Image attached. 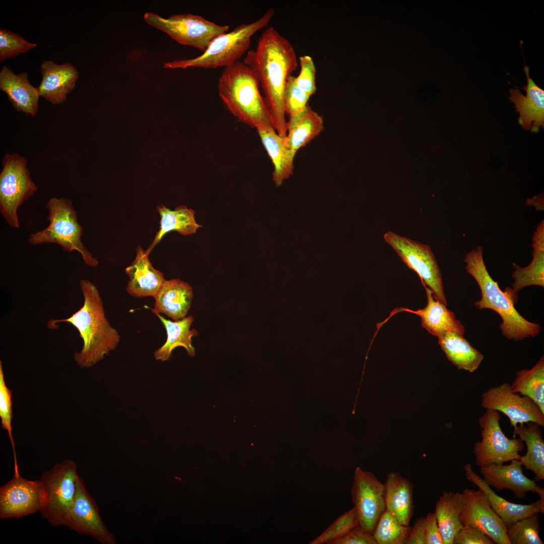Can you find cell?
<instances>
[{
  "label": "cell",
  "instance_id": "45",
  "mask_svg": "<svg viewBox=\"0 0 544 544\" xmlns=\"http://www.w3.org/2000/svg\"><path fill=\"white\" fill-rule=\"evenodd\" d=\"M405 543L425 544L424 517H420L416 519L411 528Z\"/></svg>",
  "mask_w": 544,
  "mask_h": 544
},
{
  "label": "cell",
  "instance_id": "44",
  "mask_svg": "<svg viewBox=\"0 0 544 544\" xmlns=\"http://www.w3.org/2000/svg\"><path fill=\"white\" fill-rule=\"evenodd\" d=\"M424 528L425 544H443L434 512H429L424 517Z\"/></svg>",
  "mask_w": 544,
  "mask_h": 544
},
{
  "label": "cell",
  "instance_id": "7",
  "mask_svg": "<svg viewBox=\"0 0 544 544\" xmlns=\"http://www.w3.org/2000/svg\"><path fill=\"white\" fill-rule=\"evenodd\" d=\"M79 475L76 462L66 459L43 472L40 481L45 500L41 516L54 526H66L74 502Z\"/></svg>",
  "mask_w": 544,
  "mask_h": 544
},
{
  "label": "cell",
  "instance_id": "39",
  "mask_svg": "<svg viewBox=\"0 0 544 544\" xmlns=\"http://www.w3.org/2000/svg\"><path fill=\"white\" fill-rule=\"evenodd\" d=\"M36 46V44L26 41L18 34L0 29L1 61L26 53Z\"/></svg>",
  "mask_w": 544,
  "mask_h": 544
},
{
  "label": "cell",
  "instance_id": "46",
  "mask_svg": "<svg viewBox=\"0 0 544 544\" xmlns=\"http://www.w3.org/2000/svg\"><path fill=\"white\" fill-rule=\"evenodd\" d=\"M533 250L544 251V222L542 220L535 231L532 237Z\"/></svg>",
  "mask_w": 544,
  "mask_h": 544
},
{
  "label": "cell",
  "instance_id": "17",
  "mask_svg": "<svg viewBox=\"0 0 544 544\" xmlns=\"http://www.w3.org/2000/svg\"><path fill=\"white\" fill-rule=\"evenodd\" d=\"M508 465L490 464L481 466L483 480L497 491L509 490L517 498H524L527 492L539 493L544 490L535 481L523 472L519 459H513Z\"/></svg>",
  "mask_w": 544,
  "mask_h": 544
},
{
  "label": "cell",
  "instance_id": "38",
  "mask_svg": "<svg viewBox=\"0 0 544 544\" xmlns=\"http://www.w3.org/2000/svg\"><path fill=\"white\" fill-rule=\"evenodd\" d=\"M356 526V512L353 508L337 518L321 534L309 543L327 544L329 542L344 536Z\"/></svg>",
  "mask_w": 544,
  "mask_h": 544
},
{
  "label": "cell",
  "instance_id": "21",
  "mask_svg": "<svg viewBox=\"0 0 544 544\" xmlns=\"http://www.w3.org/2000/svg\"><path fill=\"white\" fill-rule=\"evenodd\" d=\"M193 289L187 282L174 278L164 281L154 297V313L165 314L178 321L186 317L193 299Z\"/></svg>",
  "mask_w": 544,
  "mask_h": 544
},
{
  "label": "cell",
  "instance_id": "3",
  "mask_svg": "<svg viewBox=\"0 0 544 544\" xmlns=\"http://www.w3.org/2000/svg\"><path fill=\"white\" fill-rule=\"evenodd\" d=\"M464 262L466 271L475 279L481 292V299L474 305L478 309L493 310L501 316L502 322L499 327L503 335L508 339L519 341L539 334V324L527 320L515 308L517 294L510 287L502 291L490 276L484 262L482 246L468 252Z\"/></svg>",
  "mask_w": 544,
  "mask_h": 544
},
{
  "label": "cell",
  "instance_id": "43",
  "mask_svg": "<svg viewBox=\"0 0 544 544\" xmlns=\"http://www.w3.org/2000/svg\"><path fill=\"white\" fill-rule=\"evenodd\" d=\"M327 544H377L373 535L356 526L344 536Z\"/></svg>",
  "mask_w": 544,
  "mask_h": 544
},
{
  "label": "cell",
  "instance_id": "37",
  "mask_svg": "<svg viewBox=\"0 0 544 544\" xmlns=\"http://www.w3.org/2000/svg\"><path fill=\"white\" fill-rule=\"evenodd\" d=\"M12 392L9 389L5 381L4 374L3 370L2 362L0 361V417L1 418V424L2 428L6 430L8 434L10 440L14 454V473L15 475L20 474L18 465L17 463L16 454L15 448V443L12 435Z\"/></svg>",
  "mask_w": 544,
  "mask_h": 544
},
{
  "label": "cell",
  "instance_id": "23",
  "mask_svg": "<svg viewBox=\"0 0 544 544\" xmlns=\"http://www.w3.org/2000/svg\"><path fill=\"white\" fill-rule=\"evenodd\" d=\"M466 479L487 495L491 506L506 526L534 513H544V502L540 499L530 504H515L499 496L480 476L475 473L469 463L463 466Z\"/></svg>",
  "mask_w": 544,
  "mask_h": 544
},
{
  "label": "cell",
  "instance_id": "22",
  "mask_svg": "<svg viewBox=\"0 0 544 544\" xmlns=\"http://www.w3.org/2000/svg\"><path fill=\"white\" fill-rule=\"evenodd\" d=\"M28 76L26 72L15 74L9 66H4L0 72V89L7 94L16 110L34 117L40 96L38 87L30 84Z\"/></svg>",
  "mask_w": 544,
  "mask_h": 544
},
{
  "label": "cell",
  "instance_id": "30",
  "mask_svg": "<svg viewBox=\"0 0 544 544\" xmlns=\"http://www.w3.org/2000/svg\"><path fill=\"white\" fill-rule=\"evenodd\" d=\"M157 211L160 216V227L149 247L146 250L149 255L154 247L168 233L175 231L183 236L196 233L201 226L194 218V211L186 206H180L171 210L164 205L157 206Z\"/></svg>",
  "mask_w": 544,
  "mask_h": 544
},
{
  "label": "cell",
  "instance_id": "8",
  "mask_svg": "<svg viewBox=\"0 0 544 544\" xmlns=\"http://www.w3.org/2000/svg\"><path fill=\"white\" fill-rule=\"evenodd\" d=\"M27 161L16 153H6L0 174V212L12 227H19L17 210L37 187L32 181Z\"/></svg>",
  "mask_w": 544,
  "mask_h": 544
},
{
  "label": "cell",
  "instance_id": "28",
  "mask_svg": "<svg viewBox=\"0 0 544 544\" xmlns=\"http://www.w3.org/2000/svg\"><path fill=\"white\" fill-rule=\"evenodd\" d=\"M161 320L165 328L167 339L165 343L154 353L156 360L162 362L168 361L172 351L178 347L185 349L190 357L195 355V349L192 345V337L198 335L197 330L190 329L194 321V317L189 315L178 321H171L165 319L159 313L155 314Z\"/></svg>",
  "mask_w": 544,
  "mask_h": 544
},
{
  "label": "cell",
  "instance_id": "16",
  "mask_svg": "<svg viewBox=\"0 0 544 544\" xmlns=\"http://www.w3.org/2000/svg\"><path fill=\"white\" fill-rule=\"evenodd\" d=\"M66 527L83 535H90L103 544H115L114 536L103 523L98 508L79 476L77 491Z\"/></svg>",
  "mask_w": 544,
  "mask_h": 544
},
{
  "label": "cell",
  "instance_id": "47",
  "mask_svg": "<svg viewBox=\"0 0 544 544\" xmlns=\"http://www.w3.org/2000/svg\"><path fill=\"white\" fill-rule=\"evenodd\" d=\"M542 201H543V197H542L541 195H537L528 199L526 202H529V204L532 205L536 203V205H538V208H542Z\"/></svg>",
  "mask_w": 544,
  "mask_h": 544
},
{
  "label": "cell",
  "instance_id": "34",
  "mask_svg": "<svg viewBox=\"0 0 544 544\" xmlns=\"http://www.w3.org/2000/svg\"><path fill=\"white\" fill-rule=\"evenodd\" d=\"M532 260L526 267L513 263L512 291L516 294L522 288L530 286L544 287V251L533 250Z\"/></svg>",
  "mask_w": 544,
  "mask_h": 544
},
{
  "label": "cell",
  "instance_id": "9",
  "mask_svg": "<svg viewBox=\"0 0 544 544\" xmlns=\"http://www.w3.org/2000/svg\"><path fill=\"white\" fill-rule=\"evenodd\" d=\"M147 23L168 34L183 44L203 52L217 36L227 32L228 25H219L202 17L191 14H178L168 18L147 12L144 15Z\"/></svg>",
  "mask_w": 544,
  "mask_h": 544
},
{
  "label": "cell",
  "instance_id": "35",
  "mask_svg": "<svg viewBox=\"0 0 544 544\" xmlns=\"http://www.w3.org/2000/svg\"><path fill=\"white\" fill-rule=\"evenodd\" d=\"M409 525L399 523L385 510L380 516L372 533L377 544L405 543L410 532Z\"/></svg>",
  "mask_w": 544,
  "mask_h": 544
},
{
  "label": "cell",
  "instance_id": "4",
  "mask_svg": "<svg viewBox=\"0 0 544 544\" xmlns=\"http://www.w3.org/2000/svg\"><path fill=\"white\" fill-rule=\"evenodd\" d=\"M254 71L243 61L225 67L219 78L218 92L228 111L253 128H274L270 112L260 92Z\"/></svg>",
  "mask_w": 544,
  "mask_h": 544
},
{
  "label": "cell",
  "instance_id": "10",
  "mask_svg": "<svg viewBox=\"0 0 544 544\" xmlns=\"http://www.w3.org/2000/svg\"><path fill=\"white\" fill-rule=\"evenodd\" d=\"M501 419L499 412L492 409H487L479 419L482 440L475 442L473 448L478 466L500 464L520 458L523 442L519 438L506 436L500 425Z\"/></svg>",
  "mask_w": 544,
  "mask_h": 544
},
{
  "label": "cell",
  "instance_id": "18",
  "mask_svg": "<svg viewBox=\"0 0 544 544\" xmlns=\"http://www.w3.org/2000/svg\"><path fill=\"white\" fill-rule=\"evenodd\" d=\"M523 70L527 81L526 86L523 88L526 96L519 90L511 88L509 99L514 104L519 114L518 120L521 127L526 130L537 133L540 127H544V91L530 77L527 65H524Z\"/></svg>",
  "mask_w": 544,
  "mask_h": 544
},
{
  "label": "cell",
  "instance_id": "32",
  "mask_svg": "<svg viewBox=\"0 0 544 544\" xmlns=\"http://www.w3.org/2000/svg\"><path fill=\"white\" fill-rule=\"evenodd\" d=\"M463 501L462 493L445 491L436 502L434 513L443 544H453L454 537L463 527L460 519Z\"/></svg>",
  "mask_w": 544,
  "mask_h": 544
},
{
  "label": "cell",
  "instance_id": "29",
  "mask_svg": "<svg viewBox=\"0 0 544 544\" xmlns=\"http://www.w3.org/2000/svg\"><path fill=\"white\" fill-rule=\"evenodd\" d=\"M541 426L534 422L520 423L513 427V436L518 435L525 443L526 454L519 459L522 465L535 474L539 482L544 479V441Z\"/></svg>",
  "mask_w": 544,
  "mask_h": 544
},
{
  "label": "cell",
  "instance_id": "25",
  "mask_svg": "<svg viewBox=\"0 0 544 544\" xmlns=\"http://www.w3.org/2000/svg\"><path fill=\"white\" fill-rule=\"evenodd\" d=\"M385 485L386 510L403 525H409L413 516V485L395 472L387 475Z\"/></svg>",
  "mask_w": 544,
  "mask_h": 544
},
{
  "label": "cell",
  "instance_id": "24",
  "mask_svg": "<svg viewBox=\"0 0 544 544\" xmlns=\"http://www.w3.org/2000/svg\"><path fill=\"white\" fill-rule=\"evenodd\" d=\"M427 296V304L423 309L416 311L403 308L402 310L414 313L421 318V324L428 332L437 337L447 332L463 336L465 329L454 314L446 306L436 299L432 291L424 285Z\"/></svg>",
  "mask_w": 544,
  "mask_h": 544
},
{
  "label": "cell",
  "instance_id": "15",
  "mask_svg": "<svg viewBox=\"0 0 544 544\" xmlns=\"http://www.w3.org/2000/svg\"><path fill=\"white\" fill-rule=\"evenodd\" d=\"M460 514L463 527H475L489 536L497 544H510L507 527L493 509L487 495L481 489H465Z\"/></svg>",
  "mask_w": 544,
  "mask_h": 544
},
{
  "label": "cell",
  "instance_id": "31",
  "mask_svg": "<svg viewBox=\"0 0 544 544\" xmlns=\"http://www.w3.org/2000/svg\"><path fill=\"white\" fill-rule=\"evenodd\" d=\"M447 358L459 370L474 372L484 358L467 340L458 333L447 332L438 337Z\"/></svg>",
  "mask_w": 544,
  "mask_h": 544
},
{
  "label": "cell",
  "instance_id": "5",
  "mask_svg": "<svg viewBox=\"0 0 544 544\" xmlns=\"http://www.w3.org/2000/svg\"><path fill=\"white\" fill-rule=\"evenodd\" d=\"M274 13L273 9H269L257 20L249 24H241L229 32L217 36L200 55L167 62L164 63V67L215 69L231 65L238 61L248 49L251 37L268 25Z\"/></svg>",
  "mask_w": 544,
  "mask_h": 544
},
{
  "label": "cell",
  "instance_id": "6",
  "mask_svg": "<svg viewBox=\"0 0 544 544\" xmlns=\"http://www.w3.org/2000/svg\"><path fill=\"white\" fill-rule=\"evenodd\" d=\"M46 208L49 224L41 231L31 233L28 242L32 245L54 243L61 246L65 251L76 250L82 255L85 263L91 267L97 266V260L84 247L81 241L83 228L78 222L77 212L71 200L51 198Z\"/></svg>",
  "mask_w": 544,
  "mask_h": 544
},
{
  "label": "cell",
  "instance_id": "13",
  "mask_svg": "<svg viewBox=\"0 0 544 544\" xmlns=\"http://www.w3.org/2000/svg\"><path fill=\"white\" fill-rule=\"evenodd\" d=\"M45 493L40 480L31 481L13 475L0 488V518H20L43 508Z\"/></svg>",
  "mask_w": 544,
  "mask_h": 544
},
{
  "label": "cell",
  "instance_id": "1",
  "mask_svg": "<svg viewBox=\"0 0 544 544\" xmlns=\"http://www.w3.org/2000/svg\"><path fill=\"white\" fill-rule=\"evenodd\" d=\"M243 62L259 81L275 129L285 137V90L288 78L298 66L294 47L275 28L269 27L260 36L255 49L247 52Z\"/></svg>",
  "mask_w": 544,
  "mask_h": 544
},
{
  "label": "cell",
  "instance_id": "2",
  "mask_svg": "<svg viewBox=\"0 0 544 544\" xmlns=\"http://www.w3.org/2000/svg\"><path fill=\"white\" fill-rule=\"evenodd\" d=\"M80 286L84 297L82 307L67 318L50 320L47 327L56 329V324L62 322L76 328L83 346L80 352L75 353L74 359L78 366L84 368L94 366L109 355L118 345L120 336L106 317L96 286L87 280H81Z\"/></svg>",
  "mask_w": 544,
  "mask_h": 544
},
{
  "label": "cell",
  "instance_id": "41",
  "mask_svg": "<svg viewBox=\"0 0 544 544\" xmlns=\"http://www.w3.org/2000/svg\"><path fill=\"white\" fill-rule=\"evenodd\" d=\"M299 62L300 72L299 75L295 77L296 83L300 89L311 96L316 90L314 62L309 55L300 56Z\"/></svg>",
  "mask_w": 544,
  "mask_h": 544
},
{
  "label": "cell",
  "instance_id": "40",
  "mask_svg": "<svg viewBox=\"0 0 544 544\" xmlns=\"http://www.w3.org/2000/svg\"><path fill=\"white\" fill-rule=\"evenodd\" d=\"M310 96L297 85L295 77L291 76L288 79L284 93L285 113L291 116L303 111L308 105Z\"/></svg>",
  "mask_w": 544,
  "mask_h": 544
},
{
  "label": "cell",
  "instance_id": "33",
  "mask_svg": "<svg viewBox=\"0 0 544 544\" xmlns=\"http://www.w3.org/2000/svg\"><path fill=\"white\" fill-rule=\"evenodd\" d=\"M511 385L512 392L532 400L544 413V357L542 356L530 369L516 371Z\"/></svg>",
  "mask_w": 544,
  "mask_h": 544
},
{
  "label": "cell",
  "instance_id": "26",
  "mask_svg": "<svg viewBox=\"0 0 544 544\" xmlns=\"http://www.w3.org/2000/svg\"><path fill=\"white\" fill-rule=\"evenodd\" d=\"M324 129L323 119L308 105L298 114L289 116L285 143L295 156L298 150L317 137Z\"/></svg>",
  "mask_w": 544,
  "mask_h": 544
},
{
  "label": "cell",
  "instance_id": "19",
  "mask_svg": "<svg viewBox=\"0 0 544 544\" xmlns=\"http://www.w3.org/2000/svg\"><path fill=\"white\" fill-rule=\"evenodd\" d=\"M42 80L38 89L40 96L52 104L62 103L75 88L79 74L69 62L58 64L44 60L41 64Z\"/></svg>",
  "mask_w": 544,
  "mask_h": 544
},
{
  "label": "cell",
  "instance_id": "12",
  "mask_svg": "<svg viewBox=\"0 0 544 544\" xmlns=\"http://www.w3.org/2000/svg\"><path fill=\"white\" fill-rule=\"evenodd\" d=\"M357 526L373 533L381 514L386 510L385 485L371 472L358 466L351 489Z\"/></svg>",
  "mask_w": 544,
  "mask_h": 544
},
{
  "label": "cell",
  "instance_id": "42",
  "mask_svg": "<svg viewBox=\"0 0 544 544\" xmlns=\"http://www.w3.org/2000/svg\"><path fill=\"white\" fill-rule=\"evenodd\" d=\"M493 540L479 529L463 527L455 535L453 544H494Z\"/></svg>",
  "mask_w": 544,
  "mask_h": 544
},
{
  "label": "cell",
  "instance_id": "20",
  "mask_svg": "<svg viewBox=\"0 0 544 544\" xmlns=\"http://www.w3.org/2000/svg\"><path fill=\"white\" fill-rule=\"evenodd\" d=\"M124 270L129 277L126 291L134 297L154 298L165 281L164 274L153 266L149 254L140 245L134 259Z\"/></svg>",
  "mask_w": 544,
  "mask_h": 544
},
{
  "label": "cell",
  "instance_id": "27",
  "mask_svg": "<svg viewBox=\"0 0 544 544\" xmlns=\"http://www.w3.org/2000/svg\"><path fill=\"white\" fill-rule=\"evenodd\" d=\"M262 144L274 165L273 180L276 186L289 178L294 168V155L286 146L284 138L274 128L256 129Z\"/></svg>",
  "mask_w": 544,
  "mask_h": 544
},
{
  "label": "cell",
  "instance_id": "11",
  "mask_svg": "<svg viewBox=\"0 0 544 544\" xmlns=\"http://www.w3.org/2000/svg\"><path fill=\"white\" fill-rule=\"evenodd\" d=\"M384 239L403 262L417 273L423 285L428 286L434 296L446 306L441 271L430 247L391 231L384 235Z\"/></svg>",
  "mask_w": 544,
  "mask_h": 544
},
{
  "label": "cell",
  "instance_id": "14",
  "mask_svg": "<svg viewBox=\"0 0 544 544\" xmlns=\"http://www.w3.org/2000/svg\"><path fill=\"white\" fill-rule=\"evenodd\" d=\"M481 406L502 413L513 427L530 422L544 426V413L529 397L512 392L508 382L490 387L483 392Z\"/></svg>",
  "mask_w": 544,
  "mask_h": 544
},
{
  "label": "cell",
  "instance_id": "36",
  "mask_svg": "<svg viewBox=\"0 0 544 544\" xmlns=\"http://www.w3.org/2000/svg\"><path fill=\"white\" fill-rule=\"evenodd\" d=\"M539 513H534L507 526L510 544H543L539 532Z\"/></svg>",
  "mask_w": 544,
  "mask_h": 544
}]
</instances>
